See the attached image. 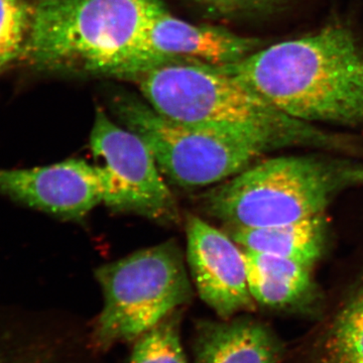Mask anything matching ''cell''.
Returning a JSON list of instances; mask_svg holds the SVG:
<instances>
[{"label":"cell","mask_w":363,"mask_h":363,"mask_svg":"<svg viewBox=\"0 0 363 363\" xmlns=\"http://www.w3.org/2000/svg\"><path fill=\"white\" fill-rule=\"evenodd\" d=\"M133 80L154 111L189 128L252 138L274 150L298 147L357 155L362 150L350 136L288 116L218 67L169 64Z\"/></svg>","instance_id":"cell-1"},{"label":"cell","mask_w":363,"mask_h":363,"mask_svg":"<svg viewBox=\"0 0 363 363\" xmlns=\"http://www.w3.org/2000/svg\"><path fill=\"white\" fill-rule=\"evenodd\" d=\"M218 68L294 118L363 128V55L344 26L284 40Z\"/></svg>","instance_id":"cell-2"},{"label":"cell","mask_w":363,"mask_h":363,"mask_svg":"<svg viewBox=\"0 0 363 363\" xmlns=\"http://www.w3.org/2000/svg\"><path fill=\"white\" fill-rule=\"evenodd\" d=\"M162 0H38L26 61L45 73L121 77Z\"/></svg>","instance_id":"cell-3"},{"label":"cell","mask_w":363,"mask_h":363,"mask_svg":"<svg viewBox=\"0 0 363 363\" xmlns=\"http://www.w3.org/2000/svg\"><path fill=\"white\" fill-rule=\"evenodd\" d=\"M363 186V162L333 156H283L252 164L202 196L210 216L231 227H266L323 214Z\"/></svg>","instance_id":"cell-4"},{"label":"cell","mask_w":363,"mask_h":363,"mask_svg":"<svg viewBox=\"0 0 363 363\" xmlns=\"http://www.w3.org/2000/svg\"><path fill=\"white\" fill-rule=\"evenodd\" d=\"M104 307L91 326L93 345L105 354L133 343L193 298L185 262L175 241L145 248L98 267Z\"/></svg>","instance_id":"cell-5"},{"label":"cell","mask_w":363,"mask_h":363,"mask_svg":"<svg viewBox=\"0 0 363 363\" xmlns=\"http://www.w3.org/2000/svg\"><path fill=\"white\" fill-rule=\"evenodd\" d=\"M109 107L121 125L147 143L162 175L180 187L221 183L274 150L259 140L217 135L174 123L145 100L128 93L113 95Z\"/></svg>","instance_id":"cell-6"},{"label":"cell","mask_w":363,"mask_h":363,"mask_svg":"<svg viewBox=\"0 0 363 363\" xmlns=\"http://www.w3.org/2000/svg\"><path fill=\"white\" fill-rule=\"evenodd\" d=\"M90 149L107 175L104 205L112 211L140 215L162 224L179 220L178 205L147 143L114 123L97 106Z\"/></svg>","instance_id":"cell-7"},{"label":"cell","mask_w":363,"mask_h":363,"mask_svg":"<svg viewBox=\"0 0 363 363\" xmlns=\"http://www.w3.org/2000/svg\"><path fill=\"white\" fill-rule=\"evenodd\" d=\"M262 44L259 39L236 35L220 26L180 20L164 9L147 26L119 79L133 80L140 74L169 64L230 65L257 51Z\"/></svg>","instance_id":"cell-8"},{"label":"cell","mask_w":363,"mask_h":363,"mask_svg":"<svg viewBox=\"0 0 363 363\" xmlns=\"http://www.w3.org/2000/svg\"><path fill=\"white\" fill-rule=\"evenodd\" d=\"M107 175L83 160L33 168H0V197L58 219L81 221L104 204Z\"/></svg>","instance_id":"cell-9"},{"label":"cell","mask_w":363,"mask_h":363,"mask_svg":"<svg viewBox=\"0 0 363 363\" xmlns=\"http://www.w3.org/2000/svg\"><path fill=\"white\" fill-rule=\"evenodd\" d=\"M187 262L196 290L219 319L255 311L245 252L235 241L200 217L187 214Z\"/></svg>","instance_id":"cell-10"},{"label":"cell","mask_w":363,"mask_h":363,"mask_svg":"<svg viewBox=\"0 0 363 363\" xmlns=\"http://www.w3.org/2000/svg\"><path fill=\"white\" fill-rule=\"evenodd\" d=\"M0 363H104L89 330L59 328L13 306L0 304Z\"/></svg>","instance_id":"cell-11"},{"label":"cell","mask_w":363,"mask_h":363,"mask_svg":"<svg viewBox=\"0 0 363 363\" xmlns=\"http://www.w3.org/2000/svg\"><path fill=\"white\" fill-rule=\"evenodd\" d=\"M193 331L194 363H281L288 351L271 327L252 317L200 319Z\"/></svg>","instance_id":"cell-12"},{"label":"cell","mask_w":363,"mask_h":363,"mask_svg":"<svg viewBox=\"0 0 363 363\" xmlns=\"http://www.w3.org/2000/svg\"><path fill=\"white\" fill-rule=\"evenodd\" d=\"M243 252L248 289L257 305L274 311L317 312L319 297L311 267L267 253Z\"/></svg>","instance_id":"cell-13"},{"label":"cell","mask_w":363,"mask_h":363,"mask_svg":"<svg viewBox=\"0 0 363 363\" xmlns=\"http://www.w3.org/2000/svg\"><path fill=\"white\" fill-rule=\"evenodd\" d=\"M281 363H363V284L316 335Z\"/></svg>","instance_id":"cell-14"},{"label":"cell","mask_w":363,"mask_h":363,"mask_svg":"<svg viewBox=\"0 0 363 363\" xmlns=\"http://www.w3.org/2000/svg\"><path fill=\"white\" fill-rule=\"evenodd\" d=\"M230 238L245 250L277 255L314 267L327 240L324 215L266 227H233Z\"/></svg>","instance_id":"cell-15"},{"label":"cell","mask_w":363,"mask_h":363,"mask_svg":"<svg viewBox=\"0 0 363 363\" xmlns=\"http://www.w3.org/2000/svg\"><path fill=\"white\" fill-rule=\"evenodd\" d=\"M182 314L176 310L136 338L128 363H188L182 342Z\"/></svg>","instance_id":"cell-16"},{"label":"cell","mask_w":363,"mask_h":363,"mask_svg":"<svg viewBox=\"0 0 363 363\" xmlns=\"http://www.w3.org/2000/svg\"><path fill=\"white\" fill-rule=\"evenodd\" d=\"M38 0H0V74L26 59Z\"/></svg>","instance_id":"cell-17"},{"label":"cell","mask_w":363,"mask_h":363,"mask_svg":"<svg viewBox=\"0 0 363 363\" xmlns=\"http://www.w3.org/2000/svg\"><path fill=\"white\" fill-rule=\"evenodd\" d=\"M218 20H242L269 16L283 11L291 0H191Z\"/></svg>","instance_id":"cell-18"}]
</instances>
